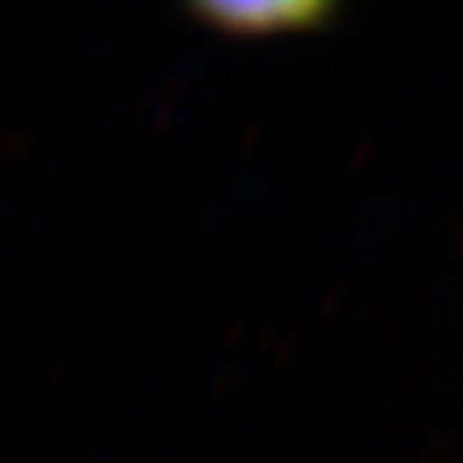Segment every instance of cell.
<instances>
[{
  "label": "cell",
  "mask_w": 463,
  "mask_h": 463,
  "mask_svg": "<svg viewBox=\"0 0 463 463\" xmlns=\"http://www.w3.org/2000/svg\"><path fill=\"white\" fill-rule=\"evenodd\" d=\"M316 7H306V4H219V7H210V16L222 26H248V29H258V26H287V23H306L312 20Z\"/></svg>",
  "instance_id": "obj_1"
}]
</instances>
